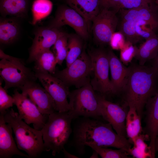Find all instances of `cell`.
Returning <instances> with one entry per match:
<instances>
[{"label": "cell", "mask_w": 158, "mask_h": 158, "mask_svg": "<svg viewBox=\"0 0 158 158\" xmlns=\"http://www.w3.org/2000/svg\"><path fill=\"white\" fill-rule=\"evenodd\" d=\"M113 129L108 123H104L97 118L83 117L74 127L73 145L81 154L85 152L88 144L114 147L128 152L131 147L128 140L115 132Z\"/></svg>", "instance_id": "obj_1"}, {"label": "cell", "mask_w": 158, "mask_h": 158, "mask_svg": "<svg viewBox=\"0 0 158 158\" xmlns=\"http://www.w3.org/2000/svg\"><path fill=\"white\" fill-rule=\"evenodd\" d=\"M123 91L128 107H135L141 118L143 110L148 100L156 91L158 72L152 66L133 64Z\"/></svg>", "instance_id": "obj_2"}, {"label": "cell", "mask_w": 158, "mask_h": 158, "mask_svg": "<svg viewBox=\"0 0 158 158\" xmlns=\"http://www.w3.org/2000/svg\"><path fill=\"white\" fill-rule=\"evenodd\" d=\"M120 11L121 15L120 32L126 41L134 44L156 35L158 17L153 3Z\"/></svg>", "instance_id": "obj_3"}, {"label": "cell", "mask_w": 158, "mask_h": 158, "mask_svg": "<svg viewBox=\"0 0 158 158\" xmlns=\"http://www.w3.org/2000/svg\"><path fill=\"white\" fill-rule=\"evenodd\" d=\"M5 122L12 128L18 148L26 152L29 158L39 157L44 151L41 130L29 126L12 108L4 114Z\"/></svg>", "instance_id": "obj_4"}, {"label": "cell", "mask_w": 158, "mask_h": 158, "mask_svg": "<svg viewBox=\"0 0 158 158\" xmlns=\"http://www.w3.org/2000/svg\"><path fill=\"white\" fill-rule=\"evenodd\" d=\"M73 118L69 111H55L48 116L41 130L44 151H51L52 155L59 154L64 148L72 132Z\"/></svg>", "instance_id": "obj_5"}, {"label": "cell", "mask_w": 158, "mask_h": 158, "mask_svg": "<svg viewBox=\"0 0 158 158\" xmlns=\"http://www.w3.org/2000/svg\"><path fill=\"white\" fill-rule=\"evenodd\" d=\"M0 75L7 91L11 87L20 89L27 83L37 79L35 72L26 67L20 59L5 53L0 50Z\"/></svg>", "instance_id": "obj_6"}, {"label": "cell", "mask_w": 158, "mask_h": 158, "mask_svg": "<svg viewBox=\"0 0 158 158\" xmlns=\"http://www.w3.org/2000/svg\"><path fill=\"white\" fill-rule=\"evenodd\" d=\"M90 83L70 92L68 96L73 119L79 116L98 119L101 116L97 95Z\"/></svg>", "instance_id": "obj_7"}, {"label": "cell", "mask_w": 158, "mask_h": 158, "mask_svg": "<svg viewBox=\"0 0 158 158\" xmlns=\"http://www.w3.org/2000/svg\"><path fill=\"white\" fill-rule=\"evenodd\" d=\"M93 67L91 58L85 50L78 58L64 69L56 71L53 75L67 87L80 88L90 83Z\"/></svg>", "instance_id": "obj_8"}, {"label": "cell", "mask_w": 158, "mask_h": 158, "mask_svg": "<svg viewBox=\"0 0 158 158\" xmlns=\"http://www.w3.org/2000/svg\"><path fill=\"white\" fill-rule=\"evenodd\" d=\"M88 54L92 64L93 77L90 83L93 88L103 96L113 94L109 78L110 69L107 51L98 49L90 51Z\"/></svg>", "instance_id": "obj_9"}, {"label": "cell", "mask_w": 158, "mask_h": 158, "mask_svg": "<svg viewBox=\"0 0 158 158\" xmlns=\"http://www.w3.org/2000/svg\"><path fill=\"white\" fill-rule=\"evenodd\" d=\"M35 75L54 101L56 111L65 112L71 109L68 98V87L60 80L50 73L34 70Z\"/></svg>", "instance_id": "obj_10"}, {"label": "cell", "mask_w": 158, "mask_h": 158, "mask_svg": "<svg viewBox=\"0 0 158 158\" xmlns=\"http://www.w3.org/2000/svg\"><path fill=\"white\" fill-rule=\"evenodd\" d=\"M72 28L83 39L89 37V24L80 14L70 7L61 5L57 8L55 17L48 26L60 29L64 25Z\"/></svg>", "instance_id": "obj_11"}, {"label": "cell", "mask_w": 158, "mask_h": 158, "mask_svg": "<svg viewBox=\"0 0 158 158\" xmlns=\"http://www.w3.org/2000/svg\"><path fill=\"white\" fill-rule=\"evenodd\" d=\"M116 13L113 10L102 9L93 20L92 30L94 37L99 44H109L118 24Z\"/></svg>", "instance_id": "obj_12"}, {"label": "cell", "mask_w": 158, "mask_h": 158, "mask_svg": "<svg viewBox=\"0 0 158 158\" xmlns=\"http://www.w3.org/2000/svg\"><path fill=\"white\" fill-rule=\"evenodd\" d=\"M14 104L16 106L20 118L29 125L33 124L34 128L41 130L45 125L48 116L42 114L37 107L23 93L17 89L14 91Z\"/></svg>", "instance_id": "obj_13"}, {"label": "cell", "mask_w": 158, "mask_h": 158, "mask_svg": "<svg viewBox=\"0 0 158 158\" xmlns=\"http://www.w3.org/2000/svg\"><path fill=\"white\" fill-rule=\"evenodd\" d=\"M97 96L101 116L111 125L117 133L126 137L127 113L119 105L107 100L104 96Z\"/></svg>", "instance_id": "obj_14"}, {"label": "cell", "mask_w": 158, "mask_h": 158, "mask_svg": "<svg viewBox=\"0 0 158 158\" xmlns=\"http://www.w3.org/2000/svg\"><path fill=\"white\" fill-rule=\"evenodd\" d=\"M37 107L41 113L48 116L57 111L55 102L47 91L35 81H29L20 89Z\"/></svg>", "instance_id": "obj_15"}, {"label": "cell", "mask_w": 158, "mask_h": 158, "mask_svg": "<svg viewBox=\"0 0 158 158\" xmlns=\"http://www.w3.org/2000/svg\"><path fill=\"white\" fill-rule=\"evenodd\" d=\"M61 31L60 29L51 28L48 26L37 28L34 31L35 37L29 50L28 61H34L39 54L50 49Z\"/></svg>", "instance_id": "obj_16"}, {"label": "cell", "mask_w": 158, "mask_h": 158, "mask_svg": "<svg viewBox=\"0 0 158 158\" xmlns=\"http://www.w3.org/2000/svg\"><path fill=\"white\" fill-rule=\"evenodd\" d=\"M145 130L150 140L152 158H155V140L158 136V91L148 101L146 105Z\"/></svg>", "instance_id": "obj_17"}, {"label": "cell", "mask_w": 158, "mask_h": 158, "mask_svg": "<svg viewBox=\"0 0 158 158\" xmlns=\"http://www.w3.org/2000/svg\"><path fill=\"white\" fill-rule=\"evenodd\" d=\"M107 53L113 94H115L123 91L128 75L129 68L124 65L111 50H109Z\"/></svg>", "instance_id": "obj_18"}, {"label": "cell", "mask_w": 158, "mask_h": 158, "mask_svg": "<svg viewBox=\"0 0 158 158\" xmlns=\"http://www.w3.org/2000/svg\"><path fill=\"white\" fill-rule=\"evenodd\" d=\"M4 116L0 114V158H10L14 155L29 158L18 148L13 136L12 128L5 122Z\"/></svg>", "instance_id": "obj_19"}, {"label": "cell", "mask_w": 158, "mask_h": 158, "mask_svg": "<svg viewBox=\"0 0 158 158\" xmlns=\"http://www.w3.org/2000/svg\"><path fill=\"white\" fill-rule=\"evenodd\" d=\"M18 18L4 17L0 18V43L1 44H11L18 38L20 25Z\"/></svg>", "instance_id": "obj_20"}, {"label": "cell", "mask_w": 158, "mask_h": 158, "mask_svg": "<svg viewBox=\"0 0 158 158\" xmlns=\"http://www.w3.org/2000/svg\"><path fill=\"white\" fill-rule=\"evenodd\" d=\"M67 4L82 16L88 24L100 11L99 0H65Z\"/></svg>", "instance_id": "obj_21"}, {"label": "cell", "mask_w": 158, "mask_h": 158, "mask_svg": "<svg viewBox=\"0 0 158 158\" xmlns=\"http://www.w3.org/2000/svg\"><path fill=\"white\" fill-rule=\"evenodd\" d=\"M28 0H0V13L2 17L8 16L18 18H25L29 8Z\"/></svg>", "instance_id": "obj_22"}, {"label": "cell", "mask_w": 158, "mask_h": 158, "mask_svg": "<svg viewBox=\"0 0 158 158\" xmlns=\"http://www.w3.org/2000/svg\"><path fill=\"white\" fill-rule=\"evenodd\" d=\"M158 54V36H155L146 40L139 48H138L135 57L139 64L144 65L149 60L154 59Z\"/></svg>", "instance_id": "obj_23"}, {"label": "cell", "mask_w": 158, "mask_h": 158, "mask_svg": "<svg viewBox=\"0 0 158 158\" xmlns=\"http://www.w3.org/2000/svg\"><path fill=\"white\" fill-rule=\"evenodd\" d=\"M126 120V135L131 144L133 140L141 134L142 129L141 118L138 115L135 108L133 107H129Z\"/></svg>", "instance_id": "obj_24"}, {"label": "cell", "mask_w": 158, "mask_h": 158, "mask_svg": "<svg viewBox=\"0 0 158 158\" xmlns=\"http://www.w3.org/2000/svg\"><path fill=\"white\" fill-rule=\"evenodd\" d=\"M34 70L45 71L54 74L57 64L55 54L50 49L42 51L35 58Z\"/></svg>", "instance_id": "obj_25"}, {"label": "cell", "mask_w": 158, "mask_h": 158, "mask_svg": "<svg viewBox=\"0 0 158 158\" xmlns=\"http://www.w3.org/2000/svg\"><path fill=\"white\" fill-rule=\"evenodd\" d=\"M53 7V4L50 0H34L31 7L32 25H35L48 17Z\"/></svg>", "instance_id": "obj_26"}, {"label": "cell", "mask_w": 158, "mask_h": 158, "mask_svg": "<svg viewBox=\"0 0 158 158\" xmlns=\"http://www.w3.org/2000/svg\"><path fill=\"white\" fill-rule=\"evenodd\" d=\"M83 39L77 34H69L66 59V67L75 61L82 53L83 50Z\"/></svg>", "instance_id": "obj_27"}, {"label": "cell", "mask_w": 158, "mask_h": 158, "mask_svg": "<svg viewBox=\"0 0 158 158\" xmlns=\"http://www.w3.org/2000/svg\"><path fill=\"white\" fill-rule=\"evenodd\" d=\"M147 139L149 140L146 134H140L136 137L132 142L133 146L128 151V154L136 158H152L151 149L145 142Z\"/></svg>", "instance_id": "obj_28"}, {"label": "cell", "mask_w": 158, "mask_h": 158, "mask_svg": "<svg viewBox=\"0 0 158 158\" xmlns=\"http://www.w3.org/2000/svg\"><path fill=\"white\" fill-rule=\"evenodd\" d=\"M69 35L62 31L54 45V51L56 61L59 65L62 64L67 55Z\"/></svg>", "instance_id": "obj_29"}, {"label": "cell", "mask_w": 158, "mask_h": 158, "mask_svg": "<svg viewBox=\"0 0 158 158\" xmlns=\"http://www.w3.org/2000/svg\"><path fill=\"white\" fill-rule=\"evenodd\" d=\"M86 146H89L95 151L102 158H129L128 152L123 149L113 150L107 147L99 146L93 144H88Z\"/></svg>", "instance_id": "obj_30"}, {"label": "cell", "mask_w": 158, "mask_h": 158, "mask_svg": "<svg viewBox=\"0 0 158 158\" xmlns=\"http://www.w3.org/2000/svg\"><path fill=\"white\" fill-rule=\"evenodd\" d=\"M138 48L132 44L127 42L120 49V59L125 65L130 62L133 57L135 58Z\"/></svg>", "instance_id": "obj_31"}, {"label": "cell", "mask_w": 158, "mask_h": 158, "mask_svg": "<svg viewBox=\"0 0 158 158\" xmlns=\"http://www.w3.org/2000/svg\"><path fill=\"white\" fill-rule=\"evenodd\" d=\"M14 104V99L13 97L8 95L6 90L3 87L1 82L0 85V112L4 114Z\"/></svg>", "instance_id": "obj_32"}, {"label": "cell", "mask_w": 158, "mask_h": 158, "mask_svg": "<svg viewBox=\"0 0 158 158\" xmlns=\"http://www.w3.org/2000/svg\"><path fill=\"white\" fill-rule=\"evenodd\" d=\"M154 0H120L119 11L122 9H130L151 4Z\"/></svg>", "instance_id": "obj_33"}, {"label": "cell", "mask_w": 158, "mask_h": 158, "mask_svg": "<svg viewBox=\"0 0 158 158\" xmlns=\"http://www.w3.org/2000/svg\"><path fill=\"white\" fill-rule=\"evenodd\" d=\"M122 34L119 32H114L111 37L109 44L112 49H121L124 46L126 41Z\"/></svg>", "instance_id": "obj_34"}, {"label": "cell", "mask_w": 158, "mask_h": 158, "mask_svg": "<svg viewBox=\"0 0 158 158\" xmlns=\"http://www.w3.org/2000/svg\"><path fill=\"white\" fill-rule=\"evenodd\" d=\"M120 0H99L100 10L107 9L114 10L116 13L119 11Z\"/></svg>", "instance_id": "obj_35"}, {"label": "cell", "mask_w": 158, "mask_h": 158, "mask_svg": "<svg viewBox=\"0 0 158 158\" xmlns=\"http://www.w3.org/2000/svg\"><path fill=\"white\" fill-rule=\"evenodd\" d=\"M62 151L64 154L65 158H77L78 157L75 155L72 154L67 152L64 148L63 149Z\"/></svg>", "instance_id": "obj_36"}, {"label": "cell", "mask_w": 158, "mask_h": 158, "mask_svg": "<svg viewBox=\"0 0 158 158\" xmlns=\"http://www.w3.org/2000/svg\"><path fill=\"white\" fill-rule=\"evenodd\" d=\"M152 65L153 66L158 72V54L156 57L153 59Z\"/></svg>", "instance_id": "obj_37"}, {"label": "cell", "mask_w": 158, "mask_h": 158, "mask_svg": "<svg viewBox=\"0 0 158 158\" xmlns=\"http://www.w3.org/2000/svg\"><path fill=\"white\" fill-rule=\"evenodd\" d=\"M154 147L156 152H158V136L157 137L155 140Z\"/></svg>", "instance_id": "obj_38"}, {"label": "cell", "mask_w": 158, "mask_h": 158, "mask_svg": "<svg viewBox=\"0 0 158 158\" xmlns=\"http://www.w3.org/2000/svg\"><path fill=\"white\" fill-rule=\"evenodd\" d=\"M99 154L97 152L93 150V152L91 156L90 157V158H98Z\"/></svg>", "instance_id": "obj_39"}, {"label": "cell", "mask_w": 158, "mask_h": 158, "mask_svg": "<svg viewBox=\"0 0 158 158\" xmlns=\"http://www.w3.org/2000/svg\"><path fill=\"white\" fill-rule=\"evenodd\" d=\"M154 0V2L156 4L157 6L158 7V0Z\"/></svg>", "instance_id": "obj_40"}]
</instances>
